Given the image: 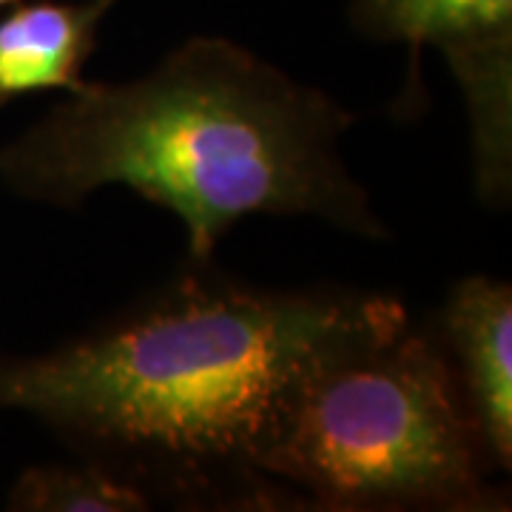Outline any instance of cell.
Returning a JSON list of instances; mask_svg holds the SVG:
<instances>
[{
  "label": "cell",
  "mask_w": 512,
  "mask_h": 512,
  "mask_svg": "<svg viewBox=\"0 0 512 512\" xmlns=\"http://www.w3.org/2000/svg\"><path fill=\"white\" fill-rule=\"evenodd\" d=\"M407 319L396 296L265 291L202 265L49 353L0 356V410L35 416L146 493L251 484L293 387Z\"/></svg>",
  "instance_id": "cell-1"
},
{
  "label": "cell",
  "mask_w": 512,
  "mask_h": 512,
  "mask_svg": "<svg viewBox=\"0 0 512 512\" xmlns=\"http://www.w3.org/2000/svg\"><path fill=\"white\" fill-rule=\"evenodd\" d=\"M353 111L225 37H191L131 83H89L0 146L20 197L77 208L126 185L183 222L188 254H211L248 214L316 217L384 239L339 154Z\"/></svg>",
  "instance_id": "cell-2"
},
{
  "label": "cell",
  "mask_w": 512,
  "mask_h": 512,
  "mask_svg": "<svg viewBox=\"0 0 512 512\" xmlns=\"http://www.w3.org/2000/svg\"><path fill=\"white\" fill-rule=\"evenodd\" d=\"M490 464L444 342L410 319L313 367L256 456L328 510L498 507Z\"/></svg>",
  "instance_id": "cell-3"
},
{
  "label": "cell",
  "mask_w": 512,
  "mask_h": 512,
  "mask_svg": "<svg viewBox=\"0 0 512 512\" xmlns=\"http://www.w3.org/2000/svg\"><path fill=\"white\" fill-rule=\"evenodd\" d=\"M353 23L419 55L436 46L464 89L484 194L510 188L512 0H353Z\"/></svg>",
  "instance_id": "cell-4"
},
{
  "label": "cell",
  "mask_w": 512,
  "mask_h": 512,
  "mask_svg": "<svg viewBox=\"0 0 512 512\" xmlns=\"http://www.w3.org/2000/svg\"><path fill=\"white\" fill-rule=\"evenodd\" d=\"M439 339L495 467L512 461V291L490 276L461 279L444 302Z\"/></svg>",
  "instance_id": "cell-5"
},
{
  "label": "cell",
  "mask_w": 512,
  "mask_h": 512,
  "mask_svg": "<svg viewBox=\"0 0 512 512\" xmlns=\"http://www.w3.org/2000/svg\"><path fill=\"white\" fill-rule=\"evenodd\" d=\"M117 0H37L0 18V106L37 92L80 94L97 32Z\"/></svg>",
  "instance_id": "cell-6"
},
{
  "label": "cell",
  "mask_w": 512,
  "mask_h": 512,
  "mask_svg": "<svg viewBox=\"0 0 512 512\" xmlns=\"http://www.w3.org/2000/svg\"><path fill=\"white\" fill-rule=\"evenodd\" d=\"M151 495L97 461L40 464L15 481L9 510L23 512H134L148 510Z\"/></svg>",
  "instance_id": "cell-7"
},
{
  "label": "cell",
  "mask_w": 512,
  "mask_h": 512,
  "mask_svg": "<svg viewBox=\"0 0 512 512\" xmlns=\"http://www.w3.org/2000/svg\"><path fill=\"white\" fill-rule=\"evenodd\" d=\"M9 3H18V0H0V9H3V6H9Z\"/></svg>",
  "instance_id": "cell-8"
}]
</instances>
